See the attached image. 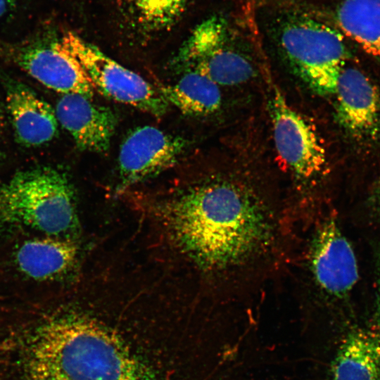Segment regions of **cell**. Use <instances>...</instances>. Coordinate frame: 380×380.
<instances>
[{
    "mask_svg": "<svg viewBox=\"0 0 380 380\" xmlns=\"http://www.w3.org/2000/svg\"><path fill=\"white\" fill-rule=\"evenodd\" d=\"M14 62L39 82L55 91L91 97L94 88L87 75L68 52L61 37L35 42L13 51Z\"/></svg>",
    "mask_w": 380,
    "mask_h": 380,
    "instance_id": "cell-10",
    "label": "cell"
},
{
    "mask_svg": "<svg viewBox=\"0 0 380 380\" xmlns=\"http://www.w3.org/2000/svg\"><path fill=\"white\" fill-rule=\"evenodd\" d=\"M338 123L354 139L372 141L380 134V92L360 70L345 66L334 94Z\"/></svg>",
    "mask_w": 380,
    "mask_h": 380,
    "instance_id": "cell-11",
    "label": "cell"
},
{
    "mask_svg": "<svg viewBox=\"0 0 380 380\" xmlns=\"http://www.w3.org/2000/svg\"><path fill=\"white\" fill-rule=\"evenodd\" d=\"M274 20L277 46L291 69L316 93L334 94L348 58L341 34L300 8L279 12Z\"/></svg>",
    "mask_w": 380,
    "mask_h": 380,
    "instance_id": "cell-4",
    "label": "cell"
},
{
    "mask_svg": "<svg viewBox=\"0 0 380 380\" xmlns=\"http://www.w3.org/2000/svg\"><path fill=\"white\" fill-rule=\"evenodd\" d=\"M158 89L168 104H172L187 115L207 116L222 107L220 86L195 70L184 71L176 83L161 85Z\"/></svg>",
    "mask_w": 380,
    "mask_h": 380,
    "instance_id": "cell-16",
    "label": "cell"
},
{
    "mask_svg": "<svg viewBox=\"0 0 380 380\" xmlns=\"http://www.w3.org/2000/svg\"><path fill=\"white\" fill-rule=\"evenodd\" d=\"M6 106L18 141L38 146L51 141L58 132L55 110L34 91L19 83L6 89Z\"/></svg>",
    "mask_w": 380,
    "mask_h": 380,
    "instance_id": "cell-13",
    "label": "cell"
},
{
    "mask_svg": "<svg viewBox=\"0 0 380 380\" xmlns=\"http://www.w3.org/2000/svg\"><path fill=\"white\" fill-rule=\"evenodd\" d=\"M137 22L151 30L172 25L184 11L189 0H128Z\"/></svg>",
    "mask_w": 380,
    "mask_h": 380,
    "instance_id": "cell-18",
    "label": "cell"
},
{
    "mask_svg": "<svg viewBox=\"0 0 380 380\" xmlns=\"http://www.w3.org/2000/svg\"><path fill=\"white\" fill-rule=\"evenodd\" d=\"M27 228L68 238L79 228L75 194L67 177L40 166L0 183V230Z\"/></svg>",
    "mask_w": 380,
    "mask_h": 380,
    "instance_id": "cell-3",
    "label": "cell"
},
{
    "mask_svg": "<svg viewBox=\"0 0 380 380\" xmlns=\"http://www.w3.org/2000/svg\"><path fill=\"white\" fill-rule=\"evenodd\" d=\"M336 16L346 35L380 58V0H343Z\"/></svg>",
    "mask_w": 380,
    "mask_h": 380,
    "instance_id": "cell-17",
    "label": "cell"
},
{
    "mask_svg": "<svg viewBox=\"0 0 380 380\" xmlns=\"http://www.w3.org/2000/svg\"><path fill=\"white\" fill-rule=\"evenodd\" d=\"M186 141L153 126L139 127L121 144L119 173L122 186H130L173 166L185 152Z\"/></svg>",
    "mask_w": 380,
    "mask_h": 380,
    "instance_id": "cell-9",
    "label": "cell"
},
{
    "mask_svg": "<svg viewBox=\"0 0 380 380\" xmlns=\"http://www.w3.org/2000/svg\"><path fill=\"white\" fill-rule=\"evenodd\" d=\"M55 113L60 123L83 151L104 153L109 148L117 120L108 108L98 106L80 94H65Z\"/></svg>",
    "mask_w": 380,
    "mask_h": 380,
    "instance_id": "cell-12",
    "label": "cell"
},
{
    "mask_svg": "<svg viewBox=\"0 0 380 380\" xmlns=\"http://www.w3.org/2000/svg\"><path fill=\"white\" fill-rule=\"evenodd\" d=\"M8 0H0V18L7 11Z\"/></svg>",
    "mask_w": 380,
    "mask_h": 380,
    "instance_id": "cell-21",
    "label": "cell"
},
{
    "mask_svg": "<svg viewBox=\"0 0 380 380\" xmlns=\"http://www.w3.org/2000/svg\"><path fill=\"white\" fill-rule=\"evenodd\" d=\"M376 262V319L380 326V255Z\"/></svg>",
    "mask_w": 380,
    "mask_h": 380,
    "instance_id": "cell-19",
    "label": "cell"
},
{
    "mask_svg": "<svg viewBox=\"0 0 380 380\" xmlns=\"http://www.w3.org/2000/svg\"><path fill=\"white\" fill-rule=\"evenodd\" d=\"M284 210L282 200L255 182L225 172L175 199L166 215L181 246L227 293L257 290L276 267Z\"/></svg>",
    "mask_w": 380,
    "mask_h": 380,
    "instance_id": "cell-1",
    "label": "cell"
},
{
    "mask_svg": "<svg viewBox=\"0 0 380 380\" xmlns=\"http://www.w3.org/2000/svg\"><path fill=\"white\" fill-rule=\"evenodd\" d=\"M21 341L23 380H153L117 336L78 315L50 317Z\"/></svg>",
    "mask_w": 380,
    "mask_h": 380,
    "instance_id": "cell-2",
    "label": "cell"
},
{
    "mask_svg": "<svg viewBox=\"0 0 380 380\" xmlns=\"http://www.w3.org/2000/svg\"><path fill=\"white\" fill-rule=\"evenodd\" d=\"M305 265L315 290L329 298H344L359 279L353 248L332 217L322 220L310 234Z\"/></svg>",
    "mask_w": 380,
    "mask_h": 380,
    "instance_id": "cell-8",
    "label": "cell"
},
{
    "mask_svg": "<svg viewBox=\"0 0 380 380\" xmlns=\"http://www.w3.org/2000/svg\"><path fill=\"white\" fill-rule=\"evenodd\" d=\"M331 370L332 380H380V336L361 329L348 333Z\"/></svg>",
    "mask_w": 380,
    "mask_h": 380,
    "instance_id": "cell-15",
    "label": "cell"
},
{
    "mask_svg": "<svg viewBox=\"0 0 380 380\" xmlns=\"http://www.w3.org/2000/svg\"><path fill=\"white\" fill-rule=\"evenodd\" d=\"M68 52L80 64L94 89L103 95L156 117L163 116L168 103L139 75L113 60L72 32L61 36Z\"/></svg>",
    "mask_w": 380,
    "mask_h": 380,
    "instance_id": "cell-7",
    "label": "cell"
},
{
    "mask_svg": "<svg viewBox=\"0 0 380 380\" xmlns=\"http://www.w3.org/2000/svg\"><path fill=\"white\" fill-rule=\"evenodd\" d=\"M269 106L277 151L297 182L301 202L314 206L316 186L327 167V153L315 128L288 103L274 84Z\"/></svg>",
    "mask_w": 380,
    "mask_h": 380,
    "instance_id": "cell-5",
    "label": "cell"
},
{
    "mask_svg": "<svg viewBox=\"0 0 380 380\" xmlns=\"http://www.w3.org/2000/svg\"><path fill=\"white\" fill-rule=\"evenodd\" d=\"M175 59L182 70L199 72L220 86L242 84L255 75L253 62L229 23L217 15L195 27Z\"/></svg>",
    "mask_w": 380,
    "mask_h": 380,
    "instance_id": "cell-6",
    "label": "cell"
},
{
    "mask_svg": "<svg viewBox=\"0 0 380 380\" xmlns=\"http://www.w3.org/2000/svg\"><path fill=\"white\" fill-rule=\"evenodd\" d=\"M372 199L375 210L380 215V178L379 179L374 187L372 193Z\"/></svg>",
    "mask_w": 380,
    "mask_h": 380,
    "instance_id": "cell-20",
    "label": "cell"
},
{
    "mask_svg": "<svg viewBox=\"0 0 380 380\" xmlns=\"http://www.w3.org/2000/svg\"><path fill=\"white\" fill-rule=\"evenodd\" d=\"M77 248L68 238L45 236L24 241L14 260L18 270L30 279L47 281L58 279L74 266Z\"/></svg>",
    "mask_w": 380,
    "mask_h": 380,
    "instance_id": "cell-14",
    "label": "cell"
}]
</instances>
